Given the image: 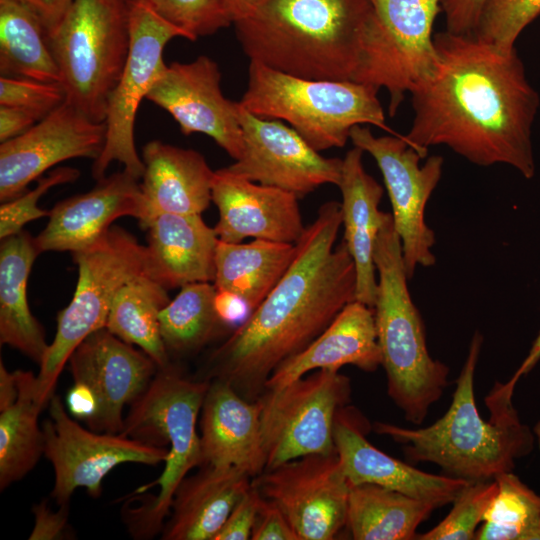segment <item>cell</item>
Here are the masks:
<instances>
[{
	"instance_id": "cell-1",
	"label": "cell",
	"mask_w": 540,
	"mask_h": 540,
	"mask_svg": "<svg viewBox=\"0 0 540 540\" xmlns=\"http://www.w3.org/2000/svg\"><path fill=\"white\" fill-rule=\"evenodd\" d=\"M439 63L411 94L413 121L405 139L424 157L445 145L483 167L506 164L535 175L532 126L540 97L516 48L473 34H434Z\"/></svg>"
},
{
	"instance_id": "cell-2",
	"label": "cell",
	"mask_w": 540,
	"mask_h": 540,
	"mask_svg": "<svg viewBox=\"0 0 540 540\" xmlns=\"http://www.w3.org/2000/svg\"><path fill=\"white\" fill-rule=\"evenodd\" d=\"M341 203L320 206L296 243L287 272L247 319L210 355L205 380L255 401L274 370L304 350L356 300V271L344 241Z\"/></svg>"
},
{
	"instance_id": "cell-3",
	"label": "cell",
	"mask_w": 540,
	"mask_h": 540,
	"mask_svg": "<svg viewBox=\"0 0 540 540\" xmlns=\"http://www.w3.org/2000/svg\"><path fill=\"white\" fill-rule=\"evenodd\" d=\"M482 344L483 336L476 331L455 381L451 404L440 419L418 429L375 422L373 430L399 443L409 460L433 463L454 478L484 481L512 472L516 461L533 450L535 436L513 405L514 390L504 383L496 382L485 397L489 421L481 417L474 376Z\"/></svg>"
},
{
	"instance_id": "cell-4",
	"label": "cell",
	"mask_w": 540,
	"mask_h": 540,
	"mask_svg": "<svg viewBox=\"0 0 540 540\" xmlns=\"http://www.w3.org/2000/svg\"><path fill=\"white\" fill-rule=\"evenodd\" d=\"M370 0H258L234 21L250 61L306 79L354 81Z\"/></svg>"
},
{
	"instance_id": "cell-5",
	"label": "cell",
	"mask_w": 540,
	"mask_h": 540,
	"mask_svg": "<svg viewBox=\"0 0 540 540\" xmlns=\"http://www.w3.org/2000/svg\"><path fill=\"white\" fill-rule=\"evenodd\" d=\"M378 289L374 305L387 392L407 421L419 425L448 386L449 367L429 354L424 323L412 301L402 244L385 212L374 247Z\"/></svg>"
},
{
	"instance_id": "cell-6",
	"label": "cell",
	"mask_w": 540,
	"mask_h": 540,
	"mask_svg": "<svg viewBox=\"0 0 540 540\" xmlns=\"http://www.w3.org/2000/svg\"><path fill=\"white\" fill-rule=\"evenodd\" d=\"M209 384V380L189 379L170 363L158 368L124 418L121 434L156 447L169 445L162 474L137 490L156 485L158 493L126 513L128 530L135 538H152L163 529L177 487L189 471L203 465L196 424Z\"/></svg>"
},
{
	"instance_id": "cell-7",
	"label": "cell",
	"mask_w": 540,
	"mask_h": 540,
	"mask_svg": "<svg viewBox=\"0 0 540 540\" xmlns=\"http://www.w3.org/2000/svg\"><path fill=\"white\" fill-rule=\"evenodd\" d=\"M378 89L354 81L292 76L250 61L247 88L238 103L264 119L285 121L318 152L343 147L353 127L386 124Z\"/></svg>"
},
{
	"instance_id": "cell-8",
	"label": "cell",
	"mask_w": 540,
	"mask_h": 540,
	"mask_svg": "<svg viewBox=\"0 0 540 540\" xmlns=\"http://www.w3.org/2000/svg\"><path fill=\"white\" fill-rule=\"evenodd\" d=\"M66 101L104 122L130 47L127 0H73L48 36Z\"/></svg>"
},
{
	"instance_id": "cell-9",
	"label": "cell",
	"mask_w": 540,
	"mask_h": 540,
	"mask_svg": "<svg viewBox=\"0 0 540 540\" xmlns=\"http://www.w3.org/2000/svg\"><path fill=\"white\" fill-rule=\"evenodd\" d=\"M72 254L78 271L76 289L68 306L58 313L55 337L36 375V398L44 408L75 348L106 326L120 288L146 274V247L119 226H112L93 245Z\"/></svg>"
},
{
	"instance_id": "cell-10",
	"label": "cell",
	"mask_w": 540,
	"mask_h": 540,
	"mask_svg": "<svg viewBox=\"0 0 540 540\" xmlns=\"http://www.w3.org/2000/svg\"><path fill=\"white\" fill-rule=\"evenodd\" d=\"M373 16L366 30L355 82L385 88L394 117L411 93L437 69L433 25L442 0H370Z\"/></svg>"
},
{
	"instance_id": "cell-11",
	"label": "cell",
	"mask_w": 540,
	"mask_h": 540,
	"mask_svg": "<svg viewBox=\"0 0 540 540\" xmlns=\"http://www.w3.org/2000/svg\"><path fill=\"white\" fill-rule=\"evenodd\" d=\"M351 396L350 379L321 369L256 399L260 405L265 470L311 454H331L338 411Z\"/></svg>"
},
{
	"instance_id": "cell-12",
	"label": "cell",
	"mask_w": 540,
	"mask_h": 540,
	"mask_svg": "<svg viewBox=\"0 0 540 540\" xmlns=\"http://www.w3.org/2000/svg\"><path fill=\"white\" fill-rule=\"evenodd\" d=\"M128 1L130 47L123 72L107 105L106 138L103 150L92 165V177L106 176L109 165L117 161L137 179L144 173L134 141L137 109L167 65L163 51L176 37L187 35L137 0Z\"/></svg>"
},
{
	"instance_id": "cell-13",
	"label": "cell",
	"mask_w": 540,
	"mask_h": 540,
	"mask_svg": "<svg viewBox=\"0 0 540 540\" xmlns=\"http://www.w3.org/2000/svg\"><path fill=\"white\" fill-rule=\"evenodd\" d=\"M350 140L369 153L381 171L402 244L406 274L411 279L418 266L430 267L436 261L432 252L435 235L426 224L425 209L441 179L444 159L432 155L420 165L425 157L404 135L377 137L362 125L352 128Z\"/></svg>"
},
{
	"instance_id": "cell-14",
	"label": "cell",
	"mask_w": 540,
	"mask_h": 540,
	"mask_svg": "<svg viewBox=\"0 0 540 540\" xmlns=\"http://www.w3.org/2000/svg\"><path fill=\"white\" fill-rule=\"evenodd\" d=\"M48 406L50 418L42 426L44 456L54 470L51 496L58 506L69 504L78 488H85L93 498L100 497L105 476L121 464L155 466L168 457L165 447L145 444L121 433L83 428L55 394Z\"/></svg>"
},
{
	"instance_id": "cell-15",
	"label": "cell",
	"mask_w": 540,
	"mask_h": 540,
	"mask_svg": "<svg viewBox=\"0 0 540 540\" xmlns=\"http://www.w3.org/2000/svg\"><path fill=\"white\" fill-rule=\"evenodd\" d=\"M252 482L283 512L300 540H332L347 528L350 485L336 452L288 461Z\"/></svg>"
},
{
	"instance_id": "cell-16",
	"label": "cell",
	"mask_w": 540,
	"mask_h": 540,
	"mask_svg": "<svg viewBox=\"0 0 540 540\" xmlns=\"http://www.w3.org/2000/svg\"><path fill=\"white\" fill-rule=\"evenodd\" d=\"M243 152L227 168L250 181L277 187L299 199L322 185L338 186L342 162L327 158L311 147L292 127L280 120L264 119L238 103Z\"/></svg>"
},
{
	"instance_id": "cell-17",
	"label": "cell",
	"mask_w": 540,
	"mask_h": 540,
	"mask_svg": "<svg viewBox=\"0 0 540 540\" xmlns=\"http://www.w3.org/2000/svg\"><path fill=\"white\" fill-rule=\"evenodd\" d=\"M105 138V122L93 121L65 100L25 133L1 143L0 201L20 196L60 162L97 159Z\"/></svg>"
},
{
	"instance_id": "cell-18",
	"label": "cell",
	"mask_w": 540,
	"mask_h": 540,
	"mask_svg": "<svg viewBox=\"0 0 540 540\" xmlns=\"http://www.w3.org/2000/svg\"><path fill=\"white\" fill-rule=\"evenodd\" d=\"M146 99L166 110L184 135H207L234 160L241 157L238 102L224 96L218 64L210 57L167 65Z\"/></svg>"
},
{
	"instance_id": "cell-19",
	"label": "cell",
	"mask_w": 540,
	"mask_h": 540,
	"mask_svg": "<svg viewBox=\"0 0 540 540\" xmlns=\"http://www.w3.org/2000/svg\"><path fill=\"white\" fill-rule=\"evenodd\" d=\"M67 363L74 383L86 386L96 400V412L87 427L104 433L122 431L124 406L143 393L158 370L145 352L105 327L85 338Z\"/></svg>"
},
{
	"instance_id": "cell-20",
	"label": "cell",
	"mask_w": 540,
	"mask_h": 540,
	"mask_svg": "<svg viewBox=\"0 0 540 540\" xmlns=\"http://www.w3.org/2000/svg\"><path fill=\"white\" fill-rule=\"evenodd\" d=\"M211 198L219 212L214 230L221 241L296 244L305 231L295 194L250 181L227 167L214 172Z\"/></svg>"
},
{
	"instance_id": "cell-21",
	"label": "cell",
	"mask_w": 540,
	"mask_h": 540,
	"mask_svg": "<svg viewBox=\"0 0 540 540\" xmlns=\"http://www.w3.org/2000/svg\"><path fill=\"white\" fill-rule=\"evenodd\" d=\"M145 214L139 179L127 171L97 180L90 191L58 202L49 212V221L36 236L40 253L84 250L97 242L125 216L139 222Z\"/></svg>"
},
{
	"instance_id": "cell-22",
	"label": "cell",
	"mask_w": 540,
	"mask_h": 540,
	"mask_svg": "<svg viewBox=\"0 0 540 540\" xmlns=\"http://www.w3.org/2000/svg\"><path fill=\"white\" fill-rule=\"evenodd\" d=\"M340 409L334 424V445L350 486L374 484L424 500L437 508L452 503L469 482L448 475L421 471L372 445L361 422Z\"/></svg>"
},
{
	"instance_id": "cell-23",
	"label": "cell",
	"mask_w": 540,
	"mask_h": 540,
	"mask_svg": "<svg viewBox=\"0 0 540 540\" xmlns=\"http://www.w3.org/2000/svg\"><path fill=\"white\" fill-rule=\"evenodd\" d=\"M203 465L237 467L252 478L266 468L260 405L231 385L210 380L201 408Z\"/></svg>"
},
{
	"instance_id": "cell-24",
	"label": "cell",
	"mask_w": 540,
	"mask_h": 540,
	"mask_svg": "<svg viewBox=\"0 0 540 540\" xmlns=\"http://www.w3.org/2000/svg\"><path fill=\"white\" fill-rule=\"evenodd\" d=\"M146 274L164 288L215 279L219 238L201 214L162 213L149 220Z\"/></svg>"
},
{
	"instance_id": "cell-25",
	"label": "cell",
	"mask_w": 540,
	"mask_h": 540,
	"mask_svg": "<svg viewBox=\"0 0 540 540\" xmlns=\"http://www.w3.org/2000/svg\"><path fill=\"white\" fill-rule=\"evenodd\" d=\"M344 365L367 372L381 366L374 309L357 300L347 304L304 350L281 363L265 390L282 388L315 370H339Z\"/></svg>"
},
{
	"instance_id": "cell-26",
	"label": "cell",
	"mask_w": 540,
	"mask_h": 540,
	"mask_svg": "<svg viewBox=\"0 0 540 540\" xmlns=\"http://www.w3.org/2000/svg\"><path fill=\"white\" fill-rule=\"evenodd\" d=\"M142 160V229L158 214H202L209 207L215 171L201 153L153 140L144 146Z\"/></svg>"
},
{
	"instance_id": "cell-27",
	"label": "cell",
	"mask_w": 540,
	"mask_h": 540,
	"mask_svg": "<svg viewBox=\"0 0 540 540\" xmlns=\"http://www.w3.org/2000/svg\"><path fill=\"white\" fill-rule=\"evenodd\" d=\"M363 153L355 146L346 153L338 187L342 195L343 241L356 271V300L374 308L378 289L374 247L385 212L379 210L383 188L366 172Z\"/></svg>"
},
{
	"instance_id": "cell-28",
	"label": "cell",
	"mask_w": 540,
	"mask_h": 540,
	"mask_svg": "<svg viewBox=\"0 0 540 540\" xmlns=\"http://www.w3.org/2000/svg\"><path fill=\"white\" fill-rule=\"evenodd\" d=\"M253 478L237 467L204 465L185 477L172 499L164 540H214L230 512L252 485Z\"/></svg>"
},
{
	"instance_id": "cell-29",
	"label": "cell",
	"mask_w": 540,
	"mask_h": 540,
	"mask_svg": "<svg viewBox=\"0 0 540 540\" xmlns=\"http://www.w3.org/2000/svg\"><path fill=\"white\" fill-rule=\"evenodd\" d=\"M44 407L36 399L31 371L0 368V489L25 477L44 455V434L38 417Z\"/></svg>"
},
{
	"instance_id": "cell-30",
	"label": "cell",
	"mask_w": 540,
	"mask_h": 540,
	"mask_svg": "<svg viewBox=\"0 0 540 540\" xmlns=\"http://www.w3.org/2000/svg\"><path fill=\"white\" fill-rule=\"evenodd\" d=\"M41 254L35 238L21 232L0 245V343L41 364L49 347L43 326L31 313L27 283L32 265Z\"/></svg>"
},
{
	"instance_id": "cell-31",
	"label": "cell",
	"mask_w": 540,
	"mask_h": 540,
	"mask_svg": "<svg viewBox=\"0 0 540 540\" xmlns=\"http://www.w3.org/2000/svg\"><path fill=\"white\" fill-rule=\"evenodd\" d=\"M296 244L254 239L249 243L219 240L215 255L217 291L241 297L253 312L289 269Z\"/></svg>"
},
{
	"instance_id": "cell-32",
	"label": "cell",
	"mask_w": 540,
	"mask_h": 540,
	"mask_svg": "<svg viewBox=\"0 0 540 540\" xmlns=\"http://www.w3.org/2000/svg\"><path fill=\"white\" fill-rule=\"evenodd\" d=\"M437 507L374 484L350 486L347 528L355 540H413Z\"/></svg>"
},
{
	"instance_id": "cell-33",
	"label": "cell",
	"mask_w": 540,
	"mask_h": 540,
	"mask_svg": "<svg viewBox=\"0 0 540 540\" xmlns=\"http://www.w3.org/2000/svg\"><path fill=\"white\" fill-rule=\"evenodd\" d=\"M0 74L61 84L43 23L17 0H0Z\"/></svg>"
},
{
	"instance_id": "cell-34",
	"label": "cell",
	"mask_w": 540,
	"mask_h": 540,
	"mask_svg": "<svg viewBox=\"0 0 540 540\" xmlns=\"http://www.w3.org/2000/svg\"><path fill=\"white\" fill-rule=\"evenodd\" d=\"M169 302L166 288L147 274L139 275L117 292L105 328L140 347L158 368L166 367L170 357L162 340L159 315Z\"/></svg>"
},
{
	"instance_id": "cell-35",
	"label": "cell",
	"mask_w": 540,
	"mask_h": 540,
	"mask_svg": "<svg viewBox=\"0 0 540 540\" xmlns=\"http://www.w3.org/2000/svg\"><path fill=\"white\" fill-rule=\"evenodd\" d=\"M215 294L213 283H190L162 309L160 331L169 357L198 352L227 327L216 312Z\"/></svg>"
},
{
	"instance_id": "cell-36",
	"label": "cell",
	"mask_w": 540,
	"mask_h": 540,
	"mask_svg": "<svg viewBox=\"0 0 540 540\" xmlns=\"http://www.w3.org/2000/svg\"><path fill=\"white\" fill-rule=\"evenodd\" d=\"M498 491L477 530V540H540V495L513 472L495 477Z\"/></svg>"
},
{
	"instance_id": "cell-37",
	"label": "cell",
	"mask_w": 540,
	"mask_h": 540,
	"mask_svg": "<svg viewBox=\"0 0 540 540\" xmlns=\"http://www.w3.org/2000/svg\"><path fill=\"white\" fill-rule=\"evenodd\" d=\"M194 41L233 25L230 0H137Z\"/></svg>"
},
{
	"instance_id": "cell-38",
	"label": "cell",
	"mask_w": 540,
	"mask_h": 540,
	"mask_svg": "<svg viewBox=\"0 0 540 540\" xmlns=\"http://www.w3.org/2000/svg\"><path fill=\"white\" fill-rule=\"evenodd\" d=\"M495 479L469 481L459 492L448 515L416 540H473L483 516L496 496Z\"/></svg>"
},
{
	"instance_id": "cell-39",
	"label": "cell",
	"mask_w": 540,
	"mask_h": 540,
	"mask_svg": "<svg viewBox=\"0 0 540 540\" xmlns=\"http://www.w3.org/2000/svg\"><path fill=\"white\" fill-rule=\"evenodd\" d=\"M540 15V0H487L473 35L509 50L522 31Z\"/></svg>"
},
{
	"instance_id": "cell-40",
	"label": "cell",
	"mask_w": 540,
	"mask_h": 540,
	"mask_svg": "<svg viewBox=\"0 0 540 540\" xmlns=\"http://www.w3.org/2000/svg\"><path fill=\"white\" fill-rule=\"evenodd\" d=\"M80 171L73 167H58L45 177L38 179L32 190L3 202L0 207V238L5 239L23 230V227L36 219L49 216V212L38 207L39 199L51 188L72 183L78 179Z\"/></svg>"
},
{
	"instance_id": "cell-41",
	"label": "cell",
	"mask_w": 540,
	"mask_h": 540,
	"mask_svg": "<svg viewBox=\"0 0 540 540\" xmlns=\"http://www.w3.org/2000/svg\"><path fill=\"white\" fill-rule=\"evenodd\" d=\"M66 100L61 84L21 77H0V105L29 109L45 117Z\"/></svg>"
},
{
	"instance_id": "cell-42",
	"label": "cell",
	"mask_w": 540,
	"mask_h": 540,
	"mask_svg": "<svg viewBox=\"0 0 540 540\" xmlns=\"http://www.w3.org/2000/svg\"><path fill=\"white\" fill-rule=\"evenodd\" d=\"M261 494L252 482L239 499L214 540H248L258 511Z\"/></svg>"
},
{
	"instance_id": "cell-43",
	"label": "cell",
	"mask_w": 540,
	"mask_h": 540,
	"mask_svg": "<svg viewBox=\"0 0 540 540\" xmlns=\"http://www.w3.org/2000/svg\"><path fill=\"white\" fill-rule=\"evenodd\" d=\"M250 539L300 540L283 512L264 497H261Z\"/></svg>"
},
{
	"instance_id": "cell-44",
	"label": "cell",
	"mask_w": 540,
	"mask_h": 540,
	"mask_svg": "<svg viewBox=\"0 0 540 540\" xmlns=\"http://www.w3.org/2000/svg\"><path fill=\"white\" fill-rule=\"evenodd\" d=\"M34 526L29 536L30 540H56L68 538L69 504L59 506L52 511L46 500L35 504L32 508Z\"/></svg>"
},
{
	"instance_id": "cell-45",
	"label": "cell",
	"mask_w": 540,
	"mask_h": 540,
	"mask_svg": "<svg viewBox=\"0 0 540 540\" xmlns=\"http://www.w3.org/2000/svg\"><path fill=\"white\" fill-rule=\"evenodd\" d=\"M487 0H442L446 31L453 34H473Z\"/></svg>"
},
{
	"instance_id": "cell-46",
	"label": "cell",
	"mask_w": 540,
	"mask_h": 540,
	"mask_svg": "<svg viewBox=\"0 0 540 540\" xmlns=\"http://www.w3.org/2000/svg\"><path fill=\"white\" fill-rule=\"evenodd\" d=\"M42 118L39 113L29 109L0 105V142L25 133Z\"/></svg>"
},
{
	"instance_id": "cell-47",
	"label": "cell",
	"mask_w": 540,
	"mask_h": 540,
	"mask_svg": "<svg viewBox=\"0 0 540 540\" xmlns=\"http://www.w3.org/2000/svg\"><path fill=\"white\" fill-rule=\"evenodd\" d=\"M29 8L51 35L66 15L73 0H17Z\"/></svg>"
},
{
	"instance_id": "cell-48",
	"label": "cell",
	"mask_w": 540,
	"mask_h": 540,
	"mask_svg": "<svg viewBox=\"0 0 540 540\" xmlns=\"http://www.w3.org/2000/svg\"><path fill=\"white\" fill-rule=\"evenodd\" d=\"M214 304L219 318L227 327L239 326L251 314L246 302L231 292L216 290Z\"/></svg>"
},
{
	"instance_id": "cell-49",
	"label": "cell",
	"mask_w": 540,
	"mask_h": 540,
	"mask_svg": "<svg viewBox=\"0 0 540 540\" xmlns=\"http://www.w3.org/2000/svg\"><path fill=\"white\" fill-rule=\"evenodd\" d=\"M66 400L69 413L85 423L89 422L96 412L95 397L84 385L74 383Z\"/></svg>"
},
{
	"instance_id": "cell-50",
	"label": "cell",
	"mask_w": 540,
	"mask_h": 540,
	"mask_svg": "<svg viewBox=\"0 0 540 540\" xmlns=\"http://www.w3.org/2000/svg\"><path fill=\"white\" fill-rule=\"evenodd\" d=\"M540 360V330L534 339L527 356L524 358L518 369L515 371V373L511 376V378L507 381V384L513 388H515L517 382L519 379L529 373L533 367L539 362Z\"/></svg>"
},
{
	"instance_id": "cell-51",
	"label": "cell",
	"mask_w": 540,
	"mask_h": 540,
	"mask_svg": "<svg viewBox=\"0 0 540 540\" xmlns=\"http://www.w3.org/2000/svg\"><path fill=\"white\" fill-rule=\"evenodd\" d=\"M257 1L258 0H230L235 13V20L250 12Z\"/></svg>"
},
{
	"instance_id": "cell-52",
	"label": "cell",
	"mask_w": 540,
	"mask_h": 540,
	"mask_svg": "<svg viewBox=\"0 0 540 540\" xmlns=\"http://www.w3.org/2000/svg\"><path fill=\"white\" fill-rule=\"evenodd\" d=\"M532 430L535 436V442L537 443L540 450V420L536 422Z\"/></svg>"
}]
</instances>
